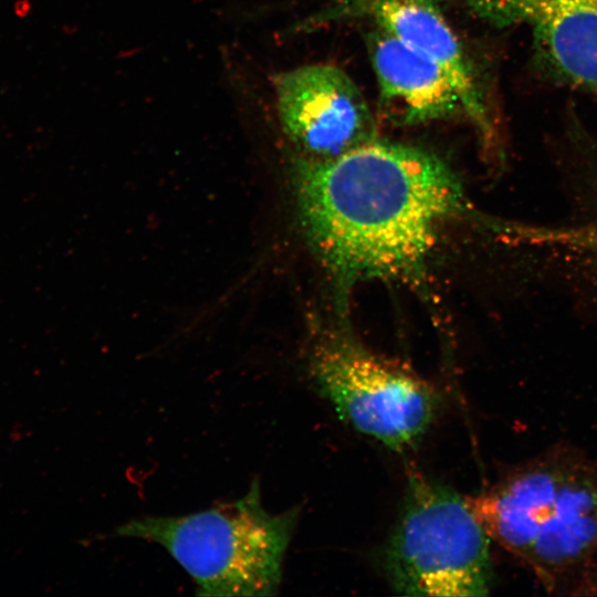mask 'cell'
Returning a JSON list of instances; mask_svg holds the SVG:
<instances>
[{
    "instance_id": "cell-1",
    "label": "cell",
    "mask_w": 597,
    "mask_h": 597,
    "mask_svg": "<svg viewBox=\"0 0 597 597\" xmlns=\"http://www.w3.org/2000/svg\"><path fill=\"white\" fill-rule=\"evenodd\" d=\"M305 232L341 283L412 279L439 227L463 208L455 174L419 147L370 140L295 165Z\"/></svg>"
},
{
    "instance_id": "cell-2",
    "label": "cell",
    "mask_w": 597,
    "mask_h": 597,
    "mask_svg": "<svg viewBox=\"0 0 597 597\" xmlns=\"http://www.w3.org/2000/svg\"><path fill=\"white\" fill-rule=\"evenodd\" d=\"M465 499L490 540L548 588L576 585L597 572V465L548 455Z\"/></svg>"
},
{
    "instance_id": "cell-3",
    "label": "cell",
    "mask_w": 597,
    "mask_h": 597,
    "mask_svg": "<svg viewBox=\"0 0 597 597\" xmlns=\"http://www.w3.org/2000/svg\"><path fill=\"white\" fill-rule=\"evenodd\" d=\"M297 511L264 509L258 480L237 501L179 516H144L115 528L118 537L163 546L200 596L275 595Z\"/></svg>"
},
{
    "instance_id": "cell-4",
    "label": "cell",
    "mask_w": 597,
    "mask_h": 597,
    "mask_svg": "<svg viewBox=\"0 0 597 597\" xmlns=\"http://www.w3.org/2000/svg\"><path fill=\"white\" fill-rule=\"evenodd\" d=\"M385 566L402 595L484 596L491 587L490 537L465 498L413 472Z\"/></svg>"
},
{
    "instance_id": "cell-5",
    "label": "cell",
    "mask_w": 597,
    "mask_h": 597,
    "mask_svg": "<svg viewBox=\"0 0 597 597\" xmlns=\"http://www.w3.org/2000/svg\"><path fill=\"white\" fill-rule=\"evenodd\" d=\"M310 370L343 420L396 451L419 441L440 405L431 384L348 337L332 335L315 342Z\"/></svg>"
},
{
    "instance_id": "cell-6",
    "label": "cell",
    "mask_w": 597,
    "mask_h": 597,
    "mask_svg": "<svg viewBox=\"0 0 597 597\" xmlns=\"http://www.w3.org/2000/svg\"><path fill=\"white\" fill-rule=\"evenodd\" d=\"M273 85L285 133L314 158L335 157L374 140L368 103L342 69L306 64L277 74Z\"/></svg>"
},
{
    "instance_id": "cell-7",
    "label": "cell",
    "mask_w": 597,
    "mask_h": 597,
    "mask_svg": "<svg viewBox=\"0 0 597 597\" xmlns=\"http://www.w3.org/2000/svg\"><path fill=\"white\" fill-rule=\"evenodd\" d=\"M496 28H520L545 75L597 95V0H460Z\"/></svg>"
},
{
    "instance_id": "cell-8",
    "label": "cell",
    "mask_w": 597,
    "mask_h": 597,
    "mask_svg": "<svg viewBox=\"0 0 597 597\" xmlns=\"http://www.w3.org/2000/svg\"><path fill=\"white\" fill-rule=\"evenodd\" d=\"M328 14L368 19L376 28L434 60L453 80L468 122L482 142L491 147L499 145L501 129L486 84L438 0H338Z\"/></svg>"
},
{
    "instance_id": "cell-9",
    "label": "cell",
    "mask_w": 597,
    "mask_h": 597,
    "mask_svg": "<svg viewBox=\"0 0 597 597\" xmlns=\"http://www.w3.org/2000/svg\"><path fill=\"white\" fill-rule=\"evenodd\" d=\"M367 45L383 116L396 125L464 119L462 96L447 71L434 60L379 28Z\"/></svg>"
},
{
    "instance_id": "cell-10",
    "label": "cell",
    "mask_w": 597,
    "mask_h": 597,
    "mask_svg": "<svg viewBox=\"0 0 597 597\" xmlns=\"http://www.w3.org/2000/svg\"><path fill=\"white\" fill-rule=\"evenodd\" d=\"M558 242L577 245L597 254V221L578 229H548L543 228L541 242Z\"/></svg>"
}]
</instances>
